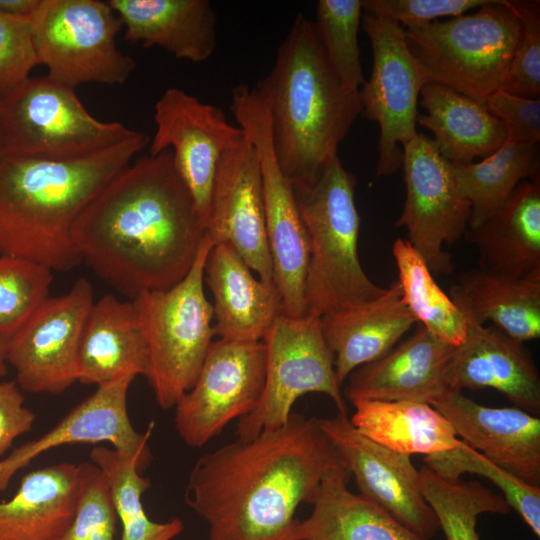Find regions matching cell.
Here are the masks:
<instances>
[{
  "instance_id": "cell-49",
  "label": "cell",
  "mask_w": 540,
  "mask_h": 540,
  "mask_svg": "<svg viewBox=\"0 0 540 540\" xmlns=\"http://www.w3.org/2000/svg\"><path fill=\"white\" fill-rule=\"evenodd\" d=\"M1 471H2V461L0 462V474H1Z\"/></svg>"
},
{
  "instance_id": "cell-37",
  "label": "cell",
  "mask_w": 540,
  "mask_h": 540,
  "mask_svg": "<svg viewBox=\"0 0 540 540\" xmlns=\"http://www.w3.org/2000/svg\"><path fill=\"white\" fill-rule=\"evenodd\" d=\"M423 460L426 467L448 480H459L464 474L488 479L500 490L509 507L540 536V487L521 481L462 440L454 448L424 456Z\"/></svg>"
},
{
  "instance_id": "cell-4",
  "label": "cell",
  "mask_w": 540,
  "mask_h": 540,
  "mask_svg": "<svg viewBox=\"0 0 540 540\" xmlns=\"http://www.w3.org/2000/svg\"><path fill=\"white\" fill-rule=\"evenodd\" d=\"M255 88L281 170L292 184L313 183L361 113L359 90L346 87L331 68L314 21L296 15L271 71Z\"/></svg>"
},
{
  "instance_id": "cell-8",
  "label": "cell",
  "mask_w": 540,
  "mask_h": 540,
  "mask_svg": "<svg viewBox=\"0 0 540 540\" xmlns=\"http://www.w3.org/2000/svg\"><path fill=\"white\" fill-rule=\"evenodd\" d=\"M6 154L65 160L84 157L136 134L88 112L75 88L30 76L0 98Z\"/></svg>"
},
{
  "instance_id": "cell-23",
  "label": "cell",
  "mask_w": 540,
  "mask_h": 540,
  "mask_svg": "<svg viewBox=\"0 0 540 540\" xmlns=\"http://www.w3.org/2000/svg\"><path fill=\"white\" fill-rule=\"evenodd\" d=\"M204 283L212 293L214 332L221 339L263 341L276 318L283 314L275 285L253 275L230 244L216 243L210 249Z\"/></svg>"
},
{
  "instance_id": "cell-43",
  "label": "cell",
  "mask_w": 540,
  "mask_h": 540,
  "mask_svg": "<svg viewBox=\"0 0 540 540\" xmlns=\"http://www.w3.org/2000/svg\"><path fill=\"white\" fill-rule=\"evenodd\" d=\"M490 0H362L363 12L391 20L404 29L422 26L442 17H457Z\"/></svg>"
},
{
  "instance_id": "cell-19",
  "label": "cell",
  "mask_w": 540,
  "mask_h": 540,
  "mask_svg": "<svg viewBox=\"0 0 540 540\" xmlns=\"http://www.w3.org/2000/svg\"><path fill=\"white\" fill-rule=\"evenodd\" d=\"M134 377H123L97 386L96 391L77 404L63 419L41 437L15 449L2 461L0 490L12 476L40 454L75 443L109 442L116 451L133 459L144 471L151 462L149 439L151 422L144 433L132 426L127 410V394Z\"/></svg>"
},
{
  "instance_id": "cell-15",
  "label": "cell",
  "mask_w": 540,
  "mask_h": 540,
  "mask_svg": "<svg viewBox=\"0 0 540 540\" xmlns=\"http://www.w3.org/2000/svg\"><path fill=\"white\" fill-rule=\"evenodd\" d=\"M93 303L91 283L79 278L65 294L48 297L8 339L7 363L21 389L59 394L77 381L79 343Z\"/></svg>"
},
{
  "instance_id": "cell-9",
  "label": "cell",
  "mask_w": 540,
  "mask_h": 540,
  "mask_svg": "<svg viewBox=\"0 0 540 540\" xmlns=\"http://www.w3.org/2000/svg\"><path fill=\"white\" fill-rule=\"evenodd\" d=\"M230 110L258 156L266 239L273 283L282 301L283 314L303 317L308 314L309 239L293 184L281 170L274 153L265 104L255 87L240 84L231 91Z\"/></svg>"
},
{
  "instance_id": "cell-39",
  "label": "cell",
  "mask_w": 540,
  "mask_h": 540,
  "mask_svg": "<svg viewBox=\"0 0 540 540\" xmlns=\"http://www.w3.org/2000/svg\"><path fill=\"white\" fill-rule=\"evenodd\" d=\"M52 272L40 263L0 256V336H13L49 297Z\"/></svg>"
},
{
  "instance_id": "cell-46",
  "label": "cell",
  "mask_w": 540,
  "mask_h": 540,
  "mask_svg": "<svg viewBox=\"0 0 540 540\" xmlns=\"http://www.w3.org/2000/svg\"><path fill=\"white\" fill-rule=\"evenodd\" d=\"M41 0H0V12L16 17H32Z\"/></svg>"
},
{
  "instance_id": "cell-48",
  "label": "cell",
  "mask_w": 540,
  "mask_h": 540,
  "mask_svg": "<svg viewBox=\"0 0 540 540\" xmlns=\"http://www.w3.org/2000/svg\"><path fill=\"white\" fill-rule=\"evenodd\" d=\"M6 154L5 150V138H4V132H3V126L2 121L0 117V159Z\"/></svg>"
},
{
  "instance_id": "cell-35",
  "label": "cell",
  "mask_w": 540,
  "mask_h": 540,
  "mask_svg": "<svg viewBox=\"0 0 540 540\" xmlns=\"http://www.w3.org/2000/svg\"><path fill=\"white\" fill-rule=\"evenodd\" d=\"M90 459L109 483L117 519L122 525L120 540H172L183 531L184 524L179 518L155 522L147 516L141 498L150 481L141 476L133 459L104 446L94 447Z\"/></svg>"
},
{
  "instance_id": "cell-29",
  "label": "cell",
  "mask_w": 540,
  "mask_h": 540,
  "mask_svg": "<svg viewBox=\"0 0 540 540\" xmlns=\"http://www.w3.org/2000/svg\"><path fill=\"white\" fill-rule=\"evenodd\" d=\"M450 298L466 321H490L522 343L540 336V272L511 277L471 269L460 274Z\"/></svg>"
},
{
  "instance_id": "cell-45",
  "label": "cell",
  "mask_w": 540,
  "mask_h": 540,
  "mask_svg": "<svg viewBox=\"0 0 540 540\" xmlns=\"http://www.w3.org/2000/svg\"><path fill=\"white\" fill-rule=\"evenodd\" d=\"M24 401L16 381L0 383V456L33 427L36 415L24 406Z\"/></svg>"
},
{
  "instance_id": "cell-13",
  "label": "cell",
  "mask_w": 540,
  "mask_h": 540,
  "mask_svg": "<svg viewBox=\"0 0 540 540\" xmlns=\"http://www.w3.org/2000/svg\"><path fill=\"white\" fill-rule=\"evenodd\" d=\"M406 198L397 227L435 274L453 270L444 245L464 237L470 219V204L456 185L452 164L438 152L433 139L417 133L402 145Z\"/></svg>"
},
{
  "instance_id": "cell-25",
  "label": "cell",
  "mask_w": 540,
  "mask_h": 540,
  "mask_svg": "<svg viewBox=\"0 0 540 540\" xmlns=\"http://www.w3.org/2000/svg\"><path fill=\"white\" fill-rule=\"evenodd\" d=\"M340 386L358 367L392 349L418 323L394 280L377 298L320 317Z\"/></svg>"
},
{
  "instance_id": "cell-34",
  "label": "cell",
  "mask_w": 540,
  "mask_h": 540,
  "mask_svg": "<svg viewBox=\"0 0 540 540\" xmlns=\"http://www.w3.org/2000/svg\"><path fill=\"white\" fill-rule=\"evenodd\" d=\"M402 298L408 309L428 332L451 346L462 344L467 323L459 308L439 287L418 251L398 238L392 245Z\"/></svg>"
},
{
  "instance_id": "cell-17",
  "label": "cell",
  "mask_w": 540,
  "mask_h": 540,
  "mask_svg": "<svg viewBox=\"0 0 540 540\" xmlns=\"http://www.w3.org/2000/svg\"><path fill=\"white\" fill-rule=\"evenodd\" d=\"M340 463L352 474L360 495L377 504L425 539L439 530L425 500L410 457L395 453L360 434L347 414L317 418Z\"/></svg>"
},
{
  "instance_id": "cell-7",
  "label": "cell",
  "mask_w": 540,
  "mask_h": 540,
  "mask_svg": "<svg viewBox=\"0 0 540 540\" xmlns=\"http://www.w3.org/2000/svg\"><path fill=\"white\" fill-rule=\"evenodd\" d=\"M213 245L206 233L194 264L179 283L133 299L148 349L146 378L164 410L192 388L215 336L213 308L204 291L205 262Z\"/></svg>"
},
{
  "instance_id": "cell-26",
  "label": "cell",
  "mask_w": 540,
  "mask_h": 540,
  "mask_svg": "<svg viewBox=\"0 0 540 540\" xmlns=\"http://www.w3.org/2000/svg\"><path fill=\"white\" fill-rule=\"evenodd\" d=\"M125 40L160 47L177 59L207 61L217 46V19L208 0H109Z\"/></svg>"
},
{
  "instance_id": "cell-10",
  "label": "cell",
  "mask_w": 540,
  "mask_h": 540,
  "mask_svg": "<svg viewBox=\"0 0 540 540\" xmlns=\"http://www.w3.org/2000/svg\"><path fill=\"white\" fill-rule=\"evenodd\" d=\"M31 21L38 63L57 82L121 85L136 67L117 47L122 23L108 1L41 0Z\"/></svg>"
},
{
  "instance_id": "cell-6",
  "label": "cell",
  "mask_w": 540,
  "mask_h": 540,
  "mask_svg": "<svg viewBox=\"0 0 540 540\" xmlns=\"http://www.w3.org/2000/svg\"><path fill=\"white\" fill-rule=\"evenodd\" d=\"M519 36L520 22L508 0L405 29L426 84L445 85L483 104L502 88Z\"/></svg>"
},
{
  "instance_id": "cell-32",
  "label": "cell",
  "mask_w": 540,
  "mask_h": 540,
  "mask_svg": "<svg viewBox=\"0 0 540 540\" xmlns=\"http://www.w3.org/2000/svg\"><path fill=\"white\" fill-rule=\"evenodd\" d=\"M353 427L375 443L404 456L430 455L459 442L449 422L433 406L414 401L361 400L352 403Z\"/></svg>"
},
{
  "instance_id": "cell-22",
  "label": "cell",
  "mask_w": 540,
  "mask_h": 540,
  "mask_svg": "<svg viewBox=\"0 0 540 540\" xmlns=\"http://www.w3.org/2000/svg\"><path fill=\"white\" fill-rule=\"evenodd\" d=\"M453 349L420 325L402 343L356 368L346 379L344 398L352 403L404 400L433 406L449 390L446 371Z\"/></svg>"
},
{
  "instance_id": "cell-47",
  "label": "cell",
  "mask_w": 540,
  "mask_h": 540,
  "mask_svg": "<svg viewBox=\"0 0 540 540\" xmlns=\"http://www.w3.org/2000/svg\"><path fill=\"white\" fill-rule=\"evenodd\" d=\"M7 345L8 339L0 336V378L7 373Z\"/></svg>"
},
{
  "instance_id": "cell-20",
  "label": "cell",
  "mask_w": 540,
  "mask_h": 540,
  "mask_svg": "<svg viewBox=\"0 0 540 540\" xmlns=\"http://www.w3.org/2000/svg\"><path fill=\"white\" fill-rule=\"evenodd\" d=\"M457 437L521 481L540 487V419L518 407H488L448 390L433 405Z\"/></svg>"
},
{
  "instance_id": "cell-41",
  "label": "cell",
  "mask_w": 540,
  "mask_h": 540,
  "mask_svg": "<svg viewBox=\"0 0 540 540\" xmlns=\"http://www.w3.org/2000/svg\"><path fill=\"white\" fill-rule=\"evenodd\" d=\"M520 22V36L501 89L521 97L540 95V2L508 0Z\"/></svg>"
},
{
  "instance_id": "cell-44",
  "label": "cell",
  "mask_w": 540,
  "mask_h": 540,
  "mask_svg": "<svg viewBox=\"0 0 540 540\" xmlns=\"http://www.w3.org/2000/svg\"><path fill=\"white\" fill-rule=\"evenodd\" d=\"M484 105L505 125L507 139L525 145L539 144V99L521 97L499 89L487 97Z\"/></svg>"
},
{
  "instance_id": "cell-33",
  "label": "cell",
  "mask_w": 540,
  "mask_h": 540,
  "mask_svg": "<svg viewBox=\"0 0 540 540\" xmlns=\"http://www.w3.org/2000/svg\"><path fill=\"white\" fill-rule=\"evenodd\" d=\"M539 168L538 144H519L509 139L480 162L452 164L458 190L470 204L468 229L492 217L522 181L538 178Z\"/></svg>"
},
{
  "instance_id": "cell-28",
  "label": "cell",
  "mask_w": 540,
  "mask_h": 540,
  "mask_svg": "<svg viewBox=\"0 0 540 540\" xmlns=\"http://www.w3.org/2000/svg\"><path fill=\"white\" fill-rule=\"evenodd\" d=\"M464 237L479 253V268L511 277L540 272V182L522 181L504 205Z\"/></svg>"
},
{
  "instance_id": "cell-1",
  "label": "cell",
  "mask_w": 540,
  "mask_h": 540,
  "mask_svg": "<svg viewBox=\"0 0 540 540\" xmlns=\"http://www.w3.org/2000/svg\"><path fill=\"white\" fill-rule=\"evenodd\" d=\"M205 236L170 150L142 157L115 175L72 229L81 260L129 299L179 283Z\"/></svg>"
},
{
  "instance_id": "cell-3",
  "label": "cell",
  "mask_w": 540,
  "mask_h": 540,
  "mask_svg": "<svg viewBox=\"0 0 540 540\" xmlns=\"http://www.w3.org/2000/svg\"><path fill=\"white\" fill-rule=\"evenodd\" d=\"M149 142L137 131L80 158L5 154L0 159V256L27 259L52 271L78 266L82 260L72 237L77 218Z\"/></svg>"
},
{
  "instance_id": "cell-24",
  "label": "cell",
  "mask_w": 540,
  "mask_h": 540,
  "mask_svg": "<svg viewBox=\"0 0 540 540\" xmlns=\"http://www.w3.org/2000/svg\"><path fill=\"white\" fill-rule=\"evenodd\" d=\"M148 373V349L134 300L103 295L94 301L83 327L77 381L99 386Z\"/></svg>"
},
{
  "instance_id": "cell-38",
  "label": "cell",
  "mask_w": 540,
  "mask_h": 540,
  "mask_svg": "<svg viewBox=\"0 0 540 540\" xmlns=\"http://www.w3.org/2000/svg\"><path fill=\"white\" fill-rule=\"evenodd\" d=\"M362 0H319L315 27L324 54L340 81L360 90L365 83L358 32L362 20Z\"/></svg>"
},
{
  "instance_id": "cell-16",
  "label": "cell",
  "mask_w": 540,
  "mask_h": 540,
  "mask_svg": "<svg viewBox=\"0 0 540 540\" xmlns=\"http://www.w3.org/2000/svg\"><path fill=\"white\" fill-rule=\"evenodd\" d=\"M153 119L156 130L149 155L172 152L175 168L206 230L219 161L245 133L240 126L230 124L219 107L176 87L166 89L157 100Z\"/></svg>"
},
{
  "instance_id": "cell-42",
  "label": "cell",
  "mask_w": 540,
  "mask_h": 540,
  "mask_svg": "<svg viewBox=\"0 0 540 540\" xmlns=\"http://www.w3.org/2000/svg\"><path fill=\"white\" fill-rule=\"evenodd\" d=\"M31 18L0 12V98L27 80L39 65Z\"/></svg>"
},
{
  "instance_id": "cell-11",
  "label": "cell",
  "mask_w": 540,
  "mask_h": 540,
  "mask_svg": "<svg viewBox=\"0 0 540 540\" xmlns=\"http://www.w3.org/2000/svg\"><path fill=\"white\" fill-rule=\"evenodd\" d=\"M266 351L265 380L255 409L240 418L238 440L278 428L290 418L296 400L307 393H322L347 414L346 399L339 385L333 354L323 336L320 317L279 315L263 339Z\"/></svg>"
},
{
  "instance_id": "cell-36",
  "label": "cell",
  "mask_w": 540,
  "mask_h": 540,
  "mask_svg": "<svg viewBox=\"0 0 540 540\" xmlns=\"http://www.w3.org/2000/svg\"><path fill=\"white\" fill-rule=\"evenodd\" d=\"M419 483L446 540H480L476 525L481 514L504 515L511 510L501 494L478 481L448 480L424 466Z\"/></svg>"
},
{
  "instance_id": "cell-21",
  "label": "cell",
  "mask_w": 540,
  "mask_h": 540,
  "mask_svg": "<svg viewBox=\"0 0 540 540\" xmlns=\"http://www.w3.org/2000/svg\"><path fill=\"white\" fill-rule=\"evenodd\" d=\"M467 323V335L454 347L447 371L450 390L492 388L515 407L540 414V376L523 343L497 327Z\"/></svg>"
},
{
  "instance_id": "cell-14",
  "label": "cell",
  "mask_w": 540,
  "mask_h": 540,
  "mask_svg": "<svg viewBox=\"0 0 540 540\" xmlns=\"http://www.w3.org/2000/svg\"><path fill=\"white\" fill-rule=\"evenodd\" d=\"M265 360L263 341L212 342L194 385L174 406L175 428L185 444L200 448L255 409L264 387Z\"/></svg>"
},
{
  "instance_id": "cell-12",
  "label": "cell",
  "mask_w": 540,
  "mask_h": 540,
  "mask_svg": "<svg viewBox=\"0 0 540 540\" xmlns=\"http://www.w3.org/2000/svg\"><path fill=\"white\" fill-rule=\"evenodd\" d=\"M361 24L373 56L371 76L359 90L361 113L379 125L377 175L388 176L402 166L399 144L417 134L418 98L426 79L401 25L365 12Z\"/></svg>"
},
{
  "instance_id": "cell-31",
  "label": "cell",
  "mask_w": 540,
  "mask_h": 540,
  "mask_svg": "<svg viewBox=\"0 0 540 540\" xmlns=\"http://www.w3.org/2000/svg\"><path fill=\"white\" fill-rule=\"evenodd\" d=\"M426 115L417 123L431 131L439 154L452 164L466 165L487 157L507 140L505 125L479 101L438 83H427L421 91Z\"/></svg>"
},
{
  "instance_id": "cell-5",
  "label": "cell",
  "mask_w": 540,
  "mask_h": 540,
  "mask_svg": "<svg viewBox=\"0 0 540 540\" xmlns=\"http://www.w3.org/2000/svg\"><path fill=\"white\" fill-rule=\"evenodd\" d=\"M356 177L337 156L311 184H293L310 247L306 300L319 317L379 297L385 288L361 266V218L355 205Z\"/></svg>"
},
{
  "instance_id": "cell-27",
  "label": "cell",
  "mask_w": 540,
  "mask_h": 540,
  "mask_svg": "<svg viewBox=\"0 0 540 540\" xmlns=\"http://www.w3.org/2000/svg\"><path fill=\"white\" fill-rule=\"evenodd\" d=\"M348 474L340 461L326 473L311 514L296 521L288 540H428L351 492Z\"/></svg>"
},
{
  "instance_id": "cell-2",
  "label": "cell",
  "mask_w": 540,
  "mask_h": 540,
  "mask_svg": "<svg viewBox=\"0 0 540 540\" xmlns=\"http://www.w3.org/2000/svg\"><path fill=\"white\" fill-rule=\"evenodd\" d=\"M338 462L317 418L292 413L278 428L202 455L185 500L207 523L209 540H288L298 506L313 503Z\"/></svg>"
},
{
  "instance_id": "cell-30",
  "label": "cell",
  "mask_w": 540,
  "mask_h": 540,
  "mask_svg": "<svg viewBox=\"0 0 540 540\" xmlns=\"http://www.w3.org/2000/svg\"><path fill=\"white\" fill-rule=\"evenodd\" d=\"M77 498V465L63 462L27 473L15 495L0 502V540H61Z\"/></svg>"
},
{
  "instance_id": "cell-18",
  "label": "cell",
  "mask_w": 540,
  "mask_h": 540,
  "mask_svg": "<svg viewBox=\"0 0 540 540\" xmlns=\"http://www.w3.org/2000/svg\"><path fill=\"white\" fill-rule=\"evenodd\" d=\"M206 233L214 244H230L260 280L273 283L261 170L246 134L219 161Z\"/></svg>"
},
{
  "instance_id": "cell-40",
  "label": "cell",
  "mask_w": 540,
  "mask_h": 540,
  "mask_svg": "<svg viewBox=\"0 0 540 540\" xmlns=\"http://www.w3.org/2000/svg\"><path fill=\"white\" fill-rule=\"evenodd\" d=\"M77 474L76 511L61 540H114L117 515L105 474L92 462L78 464Z\"/></svg>"
}]
</instances>
